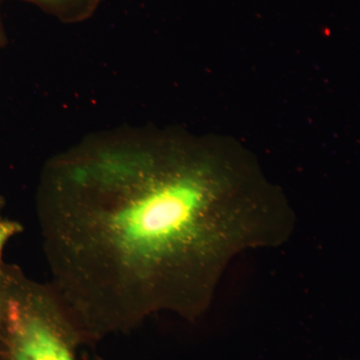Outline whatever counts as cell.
<instances>
[{"label": "cell", "instance_id": "obj_1", "mask_svg": "<svg viewBox=\"0 0 360 360\" xmlns=\"http://www.w3.org/2000/svg\"><path fill=\"white\" fill-rule=\"evenodd\" d=\"M41 202L52 292L87 343L158 312L196 321L234 257L288 236L278 210L229 200L208 161L134 127L53 158Z\"/></svg>", "mask_w": 360, "mask_h": 360}, {"label": "cell", "instance_id": "obj_2", "mask_svg": "<svg viewBox=\"0 0 360 360\" xmlns=\"http://www.w3.org/2000/svg\"><path fill=\"white\" fill-rule=\"evenodd\" d=\"M8 360H84L87 345L73 328L54 293L39 307H13Z\"/></svg>", "mask_w": 360, "mask_h": 360}, {"label": "cell", "instance_id": "obj_3", "mask_svg": "<svg viewBox=\"0 0 360 360\" xmlns=\"http://www.w3.org/2000/svg\"><path fill=\"white\" fill-rule=\"evenodd\" d=\"M65 22L86 20L96 11L101 0H28Z\"/></svg>", "mask_w": 360, "mask_h": 360}, {"label": "cell", "instance_id": "obj_5", "mask_svg": "<svg viewBox=\"0 0 360 360\" xmlns=\"http://www.w3.org/2000/svg\"><path fill=\"white\" fill-rule=\"evenodd\" d=\"M2 41V32H1V28H0V44H1Z\"/></svg>", "mask_w": 360, "mask_h": 360}, {"label": "cell", "instance_id": "obj_6", "mask_svg": "<svg viewBox=\"0 0 360 360\" xmlns=\"http://www.w3.org/2000/svg\"><path fill=\"white\" fill-rule=\"evenodd\" d=\"M343 360H360V359H343Z\"/></svg>", "mask_w": 360, "mask_h": 360}, {"label": "cell", "instance_id": "obj_4", "mask_svg": "<svg viewBox=\"0 0 360 360\" xmlns=\"http://www.w3.org/2000/svg\"><path fill=\"white\" fill-rule=\"evenodd\" d=\"M18 231L20 227L15 222L0 221V255L7 240Z\"/></svg>", "mask_w": 360, "mask_h": 360}]
</instances>
